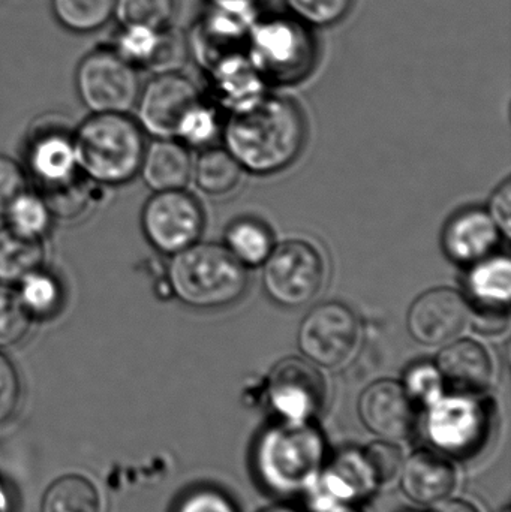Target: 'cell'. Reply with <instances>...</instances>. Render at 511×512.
<instances>
[{
    "mask_svg": "<svg viewBox=\"0 0 511 512\" xmlns=\"http://www.w3.org/2000/svg\"><path fill=\"white\" fill-rule=\"evenodd\" d=\"M359 415L366 429L387 441L407 438L417 420L414 400L404 385L392 379L374 382L363 391Z\"/></svg>",
    "mask_w": 511,
    "mask_h": 512,
    "instance_id": "e0dca14e",
    "label": "cell"
},
{
    "mask_svg": "<svg viewBox=\"0 0 511 512\" xmlns=\"http://www.w3.org/2000/svg\"><path fill=\"white\" fill-rule=\"evenodd\" d=\"M216 95L231 111L251 107L266 96V81L245 53L234 54L209 69Z\"/></svg>",
    "mask_w": 511,
    "mask_h": 512,
    "instance_id": "603a6c76",
    "label": "cell"
},
{
    "mask_svg": "<svg viewBox=\"0 0 511 512\" xmlns=\"http://www.w3.org/2000/svg\"><path fill=\"white\" fill-rule=\"evenodd\" d=\"M42 240L30 239L9 227L0 228V283L18 285L24 277L44 267Z\"/></svg>",
    "mask_w": 511,
    "mask_h": 512,
    "instance_id": "d4e9b609",
    "label": "cell"
},
{
    "mask_svg": "<svg viewBox=\"0 0 511 512\" xmlns=\"http://www.w3.org/2000/svg\"><path fill=\"white\" fill-rule=\"evenodd\" d=\"M261 512H305L299 510V508L288 507V505H275V507L267 508Z\"/></svg>",
    "mask_w": 511,
    "mask_h": 512,
    "instance_id": "bcb514c9",
    "label": "cell"
},
{
    "mask_svg": "<svg viewBox=\"0 0 511 512\" xmlns=\"http://www.w3.org/2000/svg\"><path fill=\"white\" fill-rule=\"evenodd\" d=\"M174 512H239L233 501L221 490L197 487L189 490L177 502Z\"/></svg>",
    "mask_w": 511,
    "mask_h": 512,
    "instance_id": "ab89813d",
    "label": "cell"
},
{
    "mask_svg": "<svg viewBox=\"0 0 511 512\" xmlns=\"http://www.w3.org/2000/svg\"><path fill=\"white\" fill-rule=\"evenodd\" d=\"M17 294L33 321H48L62 312L65 289L62 282L44 267L18 283Z\"/></svg>",
    "mask_w": 511,
    "mask_h": 512,
    "instance_id": "4316f807",
    "label": "cell"
},
{
    "mask_svg": "<svg viewBox=\"0 0 511 512\" xmlns=\"http://www.w3.org/2000/svg\"><path fill=\"white\" fill-rule=\"evenodd\" d=\"M101 495L83 475H65L54 481L44 498L41 512H101Z\"/></svg>",
    "mask_w": 511,
    "mask_h": 512,
    "instance_id": "f1b7e54d",
    "label": "cell"
},
{
    "mask_svg": "<svg viewBox=\"0 0 511 512\" xmlns=\"http://www.w3.org/2000/svg\"><path fill=\"white\" fill-rule=\"evenodd\" d=\"M50 209L53 219L71 221L84 215L92 204V191L87 183L75 180L65 188L41 194Z\"/></svg>",
    "mask_w": 511,
    "mask_h": 512,
    "instance_id": "e575fe53",
    "label": "cell"
},
{
    "mask_svg": "<svg viewBox=\"0 0 511 512\" xmlns=\"http://www.w3.org/2000/svg\"><path fill=\"white\" fill-rule=\"evenodd\" d=\"M3 218L6 219V227L15 233L38 240L44 239L53 222L44 197L29 191H24L12 201Z\"/></svg>",
    "mask_w": 511,
    "mask_h": 512,
    "instance_id": "4dcf8cb0",
    "label": "cell"
},
{
    "mask_svg": "<svg viewBox=\"0 0 511 512\" xmlns=\"http://www.w3.org/2000/svg\"><path fill=\"white\" fill-rule=\"evenodd\" d=\"M363 456H365L366 463H368L378 486L395 480L404 465V454H402L401 448L387 439L386 441L372 442L366 450H363Z\"/></svg>",
    "mask_w": 511,
    "mask_h": 512,
    "instance_id": "74e56055",
    "label": "cell"
},
{
    "mask_svg": "<svg viewBox=\"0 0 511 512\" xmlns=\"http://www.w3.org/2000/svg\"><path fill=\"white\" fill-rule=\"evenodd\" d=\"M468 304L485 322L501 321L509 312L511 297V264L509 256L491 255L470 265L465 279Z\"/></svg>",
    "mask_w": 511,
    "mask_h": 512,
    "instance_id": "d6986e66",
    "label": "cell"
},
{
    "mask_svg": "<svg viewBox=\"0 0 511 512\" xmlns=\"http://www.w3.org/2000/svg\"><path fill=\"white\" fill-rule=\"evenodd\" d=\"M444 379L437 364H414L405 375L404 388L414 402L432 405L443 396Z\"/></svg>",
    "mask_w": 511,
    "mask_h": 512,
    "instance_id": "8d00e7d4",
    "label": "cell"
},
{
    "mask_svg": "<svg viewBox=\"0 0 511 512\" xmlns=\"http://www.w3.org/2000/svg\"><path fill=\"white\" fill-rule=\"evenodd\" d=\"M21 393L20 373L11 358L0 351V426L14 417L20 406Z\"/></svg>",
    "mask_w": 511,
    "mask_h": 512,
    "instance_id": "f35d334b",
    "label": "cell"
},
{
    "mask_svg": "<svg viewBox=\"0 0 511 512\" xmlns=\"http://www.w3.org/2000/svg\"><path fill=\"white\" fill-rule=\"evenodd\" d=\"M27 191L24 168L11 156L0 153V216L5 215L12 201Z\"/></svg>",
    "mask_w": 511,
    "mask_h": 512,
    "instance_id": "60d3db41",
    "label": "cell"
},
{
    "mask_svg": "<svg viewBox=\"0 0 511 512\" xmlns=\"http://www.w3.org/2000/svg\"><path fill=\"white\" fill-rule=\"evenodd\" d=\"M75 89L92 114H128L140 95V74L111 45L98 47L78 62Z\"/></svg>",
    "mask_w": 511,
    "mask_h": 512,
    "instance_id": "8992f818",
    "label": "cell"
},
{
    "mask_svg": "<svg viewBox=\"0 0 511 512\" xmlns=\"http://www.w3.org/2000/svg\"><path fill=\"white\" fill-rule=\"evenodd\" d=\"M431 512H480L470 502L462 501V499H452V501L438 502L437 507Z\"/></svg>",
    "mask_w": 511,
    "mask_h": 512,
    "instance_id": "7bdbcfd3",
    "label": "cell"
},
{
    "mask_svg": "<svg viewBox=\"0 0 511 512\" xmlns=\"http://www.w3.org/2000/svg\"><path fill=\"white\" fill-rule=\"evenodd\" d=\"M323 435L309 421L284 420L269 427L255 450V469L269 492L293 496L308 489L324 465Z\"/></svg>",
    "mask_w": 511,
    "mask_h": 512,
    "instance_id": "3957f363",
    "label": "cell"
},
{
    "mask_svg": "<svg viewBox=\"0 0 511 512\" xmlns=\"http://www.w3.org/2000/svg\"><path fill=\"white\" fill-rule=\"evenodd\" d=\"M111 47L138 71L143 69L153 75L180 72L189 51L188 38L171 24H119Z\"/></svg>",
    "mask_w": 511,
    "mask_h": 512,
    "instance_id": "4fadbf2b",
    "label": "cell"
},
{
    "mask_svg": "<svg viewBox=\"0 0 511 512\" xmlns=\"http://www.w3.org/2000/svg\"><path fill=\"white\" fill-rule=\"evenodd\" d=\"M470 316L465 295L452 288H434L423 292L411 304L407 327L416 342L441 346L459 337Z\"/></svg>",
    "mask_w": 511,
    "mask_h": 512,
    "instance_id": "9a60e30c",
    "label": "cell"
},
{
    "mask_svg": "<svg viewBox=\"0 0 511 512\" xmlns=\"http://www.w3.org/2000/svg\"><path fill=\"white\" fill-rule=\"evenodd\" d=\"M224 138L240 167L267 176L299 158L306 141V120L290 99L266 95L231 114Z\"/></svg>",
    "mask_w": 511,
    "mask_h": 512,
    "instance_id": "6da1fadb",
    "label": "cell"
},
{
    "mask_svg": "<svg viewBox=\"0 0 511 512\" xmlns=\"http://www.w3.org/2000/svg\"><path fill=\"white\" fill-rule=\"evenodd\" d=\"M263 283L267 295L279 306H305L320 294L326 279L323 256L303 240H288L273 249L264 262Z\"/></svg>",
    "mask_w": 511,
    "mask_h": 512,
    "instance_id": "52a82bcc",
    "label": "cell"
},
{
    "mask_svg": "<svg viewBox=\"0 0 511 512\" xmlns=\"http://www.w3.org/2000/svg\"><path fill=\"white\" fill-rule=\"evenodd\" d=\"M194 173L195 182L204 194L222 197L237 188L242 167L228 150L213 147L201 153Z\"/></svg>",
    "mask_w": 511,
    "mask_h": 512,
    "instance_id": "f546056e",
    "label": "cell"
},
{
    "mask_svg": "<svg viewBox=\"0 0 511 512\" xmlns=\"http://www.w3.org/2000/svg\"><path fill=\"white\" fill-rule=\"evenodd\" d=\"M267 393L284 420L309 421L326 402V381L311 361L285 358L273 367Z\"/></svg>",
    "mask_w": 511,
    "mask_h": 512,
    "instance_id": "5bb4252c",
    "label": "cell"
},
{
    "mask_svg": "<svg viewBox=\"0 0 511 512\" xmlns=\"http://www.w3.org/2000/svg\"><path fill=\"white\" fill-rule=\"evenodd\" d=\"M401 471L402 490L416 504H438L455 489L456 471L452 463L432 451H417Z\"/></svg>",
    "mask_w": 511,
    "mask_h": 512,
    "instance_id": "44dd1931",
    "label": "cell"
},
{
    "mask_svg": "<svg viewBox=\"0 0 511 512\" xmlns=\"http://www.w3.org/2000/svg\"><path fill=\"white\" fill-rule=\"evenodd\" d=\"M327 501L347 502L354 504L369 496L378 486L366 463L363 451H342L335 457L323 478Z\"/></svg>",
    "mask_w": 511,
    "mask_h": 512,
    "instance_id": "cb8c5ba5",
    "label": "cell"
},
{
    "mask_svg": "<svg viewBox=\"0 0 511 512\" xmlns=\"http://www.w3.org/2000/svg\"><path fill=\"white\" fill-rule=\"evenodd\" d=\"M27 165L42 192L56 191L83 176L75 156L74 134L62 123L36 126L27 141Z\"/></svg>",
    "mask_w": 511,
    "mask_h": 512,
    "instance_id": "2e32d148",
    "label": "cell"
},
{
    "mask_svg": "<svg viewBox=\"0 0 511 512\" xmlns=\"http://www.w3.org/2000/svg\"><path fill=\"white\" fill-rule=\"evenodd\" d=\"M176 0H116L114 20L119 24L137 23L165 27L171 24Z\"/></svg>",
    "mask_w": 511,
    "mask_h": 512,
    "instance_id": "836d02e7",
    "label": "cell"
},
{
    "mask_svg": "<svg viewBox=\"0 0 511 512\" xmlns=\"http://www.w3.org/2000/svg\"><path fill=\"white\" fill-rule=\"evenodd\" d=\"M78 170L96 185L123 186L140 174L146 137L129 114L87 117L74 134Z\"/></svg>",
    "mask_w": 511,
    "mask_h": 512,
    "instance_id": "7a4b0ae2",
    "label": "cell"
},
{
    "mask_svg": "<svg viewBox=\"0 0 511 512\" xmlns=\"http://www.w3.org/2000/svg\"><path fill=\"white\" fill-rule=\"evenodd\" d=\"M500 512H510V508H509V507H506V508H504V510H503V511H500Z\"/></svg>",
    "mask_w": 511,
    "mask_h": 512,
    "instance_id": "c3c4849f",
    "label": "cell"
},
{
    "mask_svg": "<svg viewBox=\"0 0 511 512\" xmlns=\"http://www.w3.org/2000/svg\"><path fill=\"white\" fill-rule=\"evenodd\" d=\"M428 433L432 444L453 457H470L488 438L489 412L476 396H441L432 403Z\"/></svg>",
    "mask_w": 511,
    "mask_h": 512,
    "instance_id": "8fae6325",
    "label": "cell"
},
{
    "mask_svg": "<svg viewBox=\"0 0 511 512\" xmlns=\"http://www.w3.org/2000/svg\"><path fill=\"white\" fill-rule=\"evenodd\" d=\"M245 54L266 83L293 86L305 80L318 62L311 27L294 17H260L246 39Z\"/></svg>",
    "mask_w": 511,
    "mask_h": 512,
    "instance_id": "5b68a950",
    "label": "cell"
},
{
    "mask_svg": "<svg viewBox=\"0 0 511 512\" xmlns=\"http://www.w3.org/2000/svg\"><path fill=\"white\" fill-rule=\"evenodd\" d=\"M500 239V230L486 210L467 209L450 219L443 248L453 262L470 267L494 255Z\"/></svg>",
    "mask_w": 511,
    "mask_h": 512,
    "instance_id": "ac0fdd59",
    "label": "cell"
},
{
    "mask_svg": "<svg viewBox=\"0 0 511 512\" xmlns=\"http://www.w3.org/2000/svg\"><path fill=\"white\" fill-rule=\"evenodd\" d=\"M11 498L6 493L5 487L0 483V512H11Z\"/></svg>",
    "mask_w": 511,
    "mask_h": 512,
    "instance_id": "f6af8a7d",
    "label": "cell"
},
{
    "mask_svg": "<svg viewBox=\"0 0 511 512\" xmlns=\"http://www.w3.org/2000/svg\"><path fill=\"white\" fill-rule=\"evenodd\" d=\"M167 279L174 297L195 309H221L236 303L249 280L246 268L225 246L200 242L173 255Z\"/></svg>",
    "mask_w": 511,
    "mask_h": 512,
    "instance_id": "277c9868",
    "label": "cell"
},
{
    "mask_svg": "<svg viewBox=\"0 0 511 512\" xmlns=\"http://www.w3.org/2000/svg\"><path fill=\"white\" fill-rule=\"evenodd\" d=\"M192 171L191 155L182 141L155 138L146 146L138 176L153 192L177 191L188 185Z\"/></svg>",
    "mask_w": 511,
    "mask_h": 512,
    "instance_id": "7402d4cb",
    "label": "cell"
},
{
    "mask_svg": "<svg viewBox=\"0 0 511 512\" xmlns=\"http://www.w3.org/2000/svg\"><path fill=\"white\" fill-rule=\"evenodd\" d=\"M360 322L347 304H318L300 324L297 343L315 366L341 367L356 355L360 345Z\"/></svg>",
    "mask_w": 511,
    "mask_h": 512,
    "instance_id": "ba28073f",
    "label": "cell"
},
{
    "mask_svg": "<svg viewBox=\"0 0 511 512\" xmlns=\"http://www.w3.org/2000/svg\"><path fill=\"white\" fill-rule=\"evenodd\" d=\"M291 17L308 27H332L347 17L354 0H284Z\"/></svg>",
    "mask_w": 511,
    "mask_h": 512,
    "instance_id": "d6a6232c",
    "label": "cell"
},
{
    "mask_svg": "<svg viewBox=\"0 0 511 512\" xmlns=\"http://www.w3.org/2000/svg\"><path fill=\"white\" fill-rule=\"evenodd\" d=\"M204 224L203 207L183 189L155 192L141 212V228L147 242L164 255L179 254L200 242Z\"/></svg>",
    "mask_w": 511,
    "mask_h": 512,
    "instance_id": "9c48e42d",
    "label": "cell"
},
{
    "mask_svg": "<svg viewBox=\"0 0 511 512\" xmlns=\"http://www.w3.org/2000/svg\"><path fill=\"white\" fill-rule=\"evenodd\" d=\"M219 134V119L215 108L201 99L183 120L177 137L186 146H209Z\"/></svg>",
    "mask_w": 511,
    "mask_h": 512,
    "instance_id": "d590c367",
    "label": "cell"
},
{
    "mask_svg": "<svg viewBox=\"0 0 511 512\" xmlns=\"http://www.w3.org/2000/svg\"><path fill=\"white\" fill-rule=\"evenodd\" d=\"M54 20L75 35L99 32L114 20L116 0H51Z\"/></svg>",
    "mask_w": 511,
    "mask_h": 512,
    "instance_id": "83f0119b",
    "label": "cell"
},
{
    "mask_svg": "<svg viewBox=\"0 0 511 512\" xmlns=\"http://www.w3.org/2000/svg\"><path fill=\"white\" fill-rule=\"evenodd\" d=\"M201 101L194 81L182 72L155 74L141 86L137 122L155 138H176L189 111Z\"/></svg>",
    "mask_w": 511,
    "mask_h": 512,
    "instance_id": "7c38bea8",
    "label": "cell"
},
{
    "mask_svg": "<svg viewBox=\"0 0 511 512\" xmlns=\"http://www.w3.org/2000/svg\"><path fill=\"white\" fill-rule=\"evenodd\" d=\"M318 507L321 512H362L359 508L354 507V504H347V502L327 501V499H318Z\"/></svg>",
    "mask_w": 511,
    "mask_h": 512,
    "instance_id": "ee69618b",
    "label": "cell"
},
{
    "mask_svg": "<svg viewBox=\"0 0 511 512\" xmlns=\"http://www.w3.org/2000/svg\"><path fill=\"white\" fill-rule=\"evenodd\" d=\"M258 18V2L252 0L209 3L188 39L189 50L209 71L221 60L245 53L246 39Z\"/></svg>",
    "mask_w": 511,
    "mask_h": 512,
    "instance_id": "30bf717a",
    "label": "cell"
},
{
    "mask_svg": "<svg viewBox=\"0 0 511 512\" xmlns=\"http://www.w3.org/2000/svg\"><path fill=\"white\" fill-rule=\"evenodd\" d=\"M437 367L455 393L477 396L491 385V357L476 340H452L438 355Z\"/></svg>",
    "mask_w": 511,
    "mask_h": 512,
    "instance_id": "ffe728a7",
    "label": "cell"
},
{
    "mask_svg": "<svg viewBox=\"0 0 511 512\" xmlns=\"http://www.w3.org/2000/svg\"><path fill=\"white\" fill-rule=\"evenodd\" d=\"M209 3H215V2H231V0H207ZM252 2H260V0H252Z\"/></svg>",
    "mask_w": 511,
    "mask_h": 512,
    "instance_id": "7dc6e473",
    "label": "cell"
},
{
    "mask_svg": "<svg viewBox=\"0 0 511 512\" xmlns=\"http://www.w3.org/2000/svg\"><path fill=\"white\" fill-rule=\"evenodd\" d=\"M32 322L17 289L0 283V351L20 345L30 333Z\"/></svg>",
    "mask_w": 511,
    "mask_h": 512,
    "instance_id": "1f68e13d",
    "label": "cell"
},
{
    "mask_svg": "<svg viewBox=\"0 0 511 512\" xmlns=\"http://www.w3.org/2000/svg\"><path fill=\"white\" fill-rule=\"evenodd\" d=\"M491 216L492 221L497 225L500 233L510 237L511 230V183L510 180L504 182L492 195L489 201V210H486Z\"/></svg>",
    "mask_w": 511,
    "mask_h": 512,
    "instance_id": "b9f144b4",
    "label": "cell"
},
{
    "mask_svg": "<svg viewBox=\"0 0 511 512\" xmlns=\"http://www.w3.org/2000/svg\"><path fill=\"white\" fill-rule=\"evenodd\" d=\"M272 231L254 218L234 221L225 231V248L243 265L260 267L275 249Z\"/></svg>",
    "mask_w": 511,
    "mask_h": 512,
    "instance_id": "484cf974",
    "label": "cell"
}]
</instances>
